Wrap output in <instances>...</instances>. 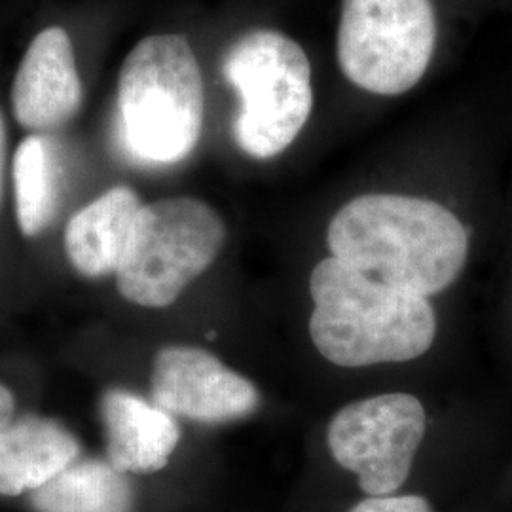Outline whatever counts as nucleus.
<instances>
[{
  "label": "nucleus",
  "instance_id": "obj_6",
  "mask_svg": "<svg viewBox=\"0 0 512 512\" xmlns=\"http://www.w3.org/2000/svg\"><path fill=\"white\" fill-rule=\"evenodd\" d=\"M437 42L431 0H344L338 63L349 82L376 95L412 90Z\"/></svg>",
  "mask_w": 512,
  "mask_h": 512
},
{
  "label": "nucleus",
  "instance_id": "obj_10",
  "mask_svg": "<svg viewBox=\"0 0 512 512\" xmlns=\"http://www.w3.org/2000/svg\"><path fill=\"white\" fill-rule=\"evenodd\" d=\"M101 416L109 461L126 475L162 471L181 440V429L171 414L124 389L103 395Z\"/></svg>",
  "mask_w": 512,
  "mask_h": 512
},
{
  "label": "nucleus",
  "instance_id": "obj_4",
  "mask_svg": "<svg viewBox=\"0 0 512 512\" xmlns=\"http://www.w3.org/2000/svg\"><path fill=\"white\" fill-rule=\"evenodd\" d=\"M222 73L241 99L234 137L256 160L291 147L313 107L308 55L281 33L251 31L224 55Z\"/></svg>",
  "mask_w": 512,
  "mask_h": 512
},
{
  "label": "nucleus",
  "instance_id": "obj_2",
  "mask_svg": "<svg viewBox=\"0 0 512 512\" xmlns=\"http://www.w3.org/2000/svg\"><path fill=\"white\" fill-rule=\"evenodd\" d=\"M310 336L332 365L406 363L435 342L437 315L429 300L385 285L330 256L310 277Z\"/></svg>",
  "mask_w": 512,
  "mask_h": 512
},
{
  "label": "nucleus",
  "instance_id": "obj_14",
  "mask_svg": "<svg viewBox=\"0 0 512 512\" xmlns=\"http://www.w3.org/2000/svg\"><path fill=\"white\" fill-rule=\"evenodd\" d=\"M59 165L54 147L40 135L25 137L14 156V188L19 230L27 238L42 234L59 203Z\"/></svg>",
  "mask_w": 512,
  "mask_h": 512
},
{
  "label": "nucleus",
  "instance_id": "obj_7",
  "mask_svg": "<svg viewBox=\"0 0 512 512\" xmlns=\"http://www.w3.org/2000/svg\"><path fill=\"white\" fill-rule=\"evenodd\" d=\"M423 404L408 393H389L344 406L327 431L334 461L355 473L366 495L397 492L410 475L425 435Z\"/></svg>",
  "mask_w": 512,
  "mask_h": 512
},
{
  "label": "nucleus",
  "instance_id": "obj_5",
  "mask_svg": "<svg viewBox=\"0 0 512 512\" xmlns=\"http://www.w3.org/2000/svg\"><path fill=\"white\" fill-rule=\"evenodd\" d=\"M226 239L219 213L196 198L143 205L116 270L120 294L143 308H167L215 262Z\"/></svg>",
  "mask_w": 512,
  "mask_h": 512
},
{
  "label": "nucleus",
  "instance_id": "obj_12",
  "mask_svg": "<svg viewBox=\"0 0 512 512\" xmlns=\"http://www.w3.org/2000/svg\"><path fill=\"white\" fill-rule=\"evenodd\" d=\"M143 203L129 186H114L80 209L65 230V251L74 270L97 279L116 274Z\"/></svg>",
  "mask_w": 512,
  "mask_h": 512
},
{
  "label": "nucleus",
  "instance_id": "obj_3",
  "mask_svg": "<svg viewBox=\"0 0 512 512\" xmlns=\"http://www.w3.org/2000/svg\"><path fill=\"white\" fill-rule=\"evenodd\" d=\"M200 63L181 35L139 40L120 69V133L129 154L143 164L183 162L203 128Z\"/></svg>",
  "mask_w": 512,
  "mask_h": 512
},
{
  "label": "nucleus",
  "instance_id": "obj_16",
  "mask_svg": "<svg viewBox=\"0 0 512 512\" xmlns=\"http://www.w3.org/2000/svg\"><path fill=\"white\" fill-rule=\"evenodd\" d=\"M14 412H16V399L8 387L0 384V429L12 423Z\"/></svg>",
  "mask_w": 512,
  "mask_h": 512
},
{
  "label": "nucleus",
  "instance_id": "obj_11",
  "mask_svg": "<svg viewBox=\"0 0 512 512\" xmlns=\"http://www.w3.org/2000/svg\"><path fill=\"white\" fill-rule=\"evenodd\" d=\"M80 458V442L59 423L23 418L0 429V495L31 494Z\"/></svg>",
  "mask_w": 512,
  "mask_h": 512
},
{
  "label": "nucleus",
  "instance_id": "obj_17",
  "mask_svg": "<svg viewBox=\"0 0 512 512\" xmlns=\"http://www.w3.org/2000/svg\"><path fill=\"white\" fill-rule=\"evenodd\" d=\"M4 162H6V126L0 112V198H2V181H4Z\"/></svg>",
  "mask_w": 512,
  "mask_h": 512
},
{
  "label": "nucleus",
  "instance_id": "obj_13",
  "mask_svg": "<svg viewBox=\"0 0 512 512\" xmlns=\"http://www.w3.org/2000/svg\"><path fill=\"white\" fill-rule=\"evenodd\" d=\"M35 512H135L128 476L110 461L76 459L42 488L31 492Z\"/></svg>",
  "mask_w": 512,
  "mask_h": 512
},
{
  "label": "nucleus",
  "instance_id": "obj_9",
  "mask_svg": "<svg viewBox=\"0 0 512 512\" xmlns=\"http://www.w3.org/2000/svg\"><path fill=\"white\" fill-rule=\"evenodd\" d=\"M82 82L65 29L48 27L31 40L12 86L19 126L37 133L71 122L82 105Z\"/></svg>",
  "mask_w": 512,
  "mask_h": 512
},
{
  "label": "nucleus",
  "instance_id": "obj_1",
  "mask_svg": "<svg viewBox=\"0 0 512 512\" xmlns=\"http://www.w3.org/2000/svg\"><path fill=\"white\" fill-rule=\"evenodd\" d=\"M330 253L395 289L431 296L458 279L469 236L444 205L399 194H366L330 220Z\"/></svg>",
  "mask_w": 512,
  "mask_h": 512
},
{
  "label": "nucleus",
  "instance_id": "obj_8",
  "mask_svg": "<svg viewBox=\"0 0 512 512\" xmlns=\"http://www.w3.org/2000/svg\"><path fill=\"white\" fill-rule=\"evenodd\" d=\"M152 403L171 416L226 423L255 414L260 393L251 380L192 346L160 349L150 380Z\"/></svg>",
  "mask_w": 512,
  "mask_h": 512
},
{
  "label": "nucleus",
  "instance_id": "obj_15",
  "mask_svg": "<svg viewBox=\"0 0 512 512\" xmlns=\"http://www.w3.org/2000/svg\"><path fill=\"white\" fill-rule=\"evenodd\" d=\"M349 512H433L420 495H380L357 503Z\"/></svg>",
  "mask_w": 512,
  "mask_h": 512
}]
</instances>
